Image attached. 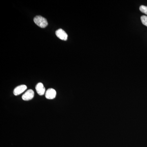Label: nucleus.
Returning a JSON list of instances; mask_svg holds the SVG:
<instances>
[{"instance_id":"nucleus-1","label":"nucleus","mask_w":147,"mask_h":147,"mask_svg":"<svg viewBox=\"0 0 147 147\" xmlns=\"http://www.w3.org/2000/svg\"><path fill=\"white\" fill-rule=\"evenodd\" d=\"M34 21L36 25L41 28H45L48 25L46 18L42 16H37L34 18Z\"/></svg>"},{"instance_id":"nucleus-3","label":"nucleus","mask_w":147,"mask_h":147,"mask_svg":"<svg viewBox=\"0 0 147 147\" xmlns=\"http://www.w3.org/2000/svg\"><path fill=\"white\" fill-rule=\"evenodd\" d=\"M56 35L59 38L63 40H66L67 39V34L62 29H59L56 31Z\"/></svg>"},{"instance_id":"nucleus-7","label":"nucleus","mask_w":147,"mask_h":147,"mask_svg":"<svg viewBox=\"0 0 147 147\" xmlns=\"http://www.w3.org/2000/svg\"><path fill=\"white\" fill-rule=\"evenodd\" d=\"M141 19L142 24L147 27V16L144 15L142 16H141Z\"/></svg>"},{"instance_id":"nucleus-2","label":"nucleus","mask_w":147,"mask_h":147,"mask_svg":"<svg viewBox=\"0 0 147 147\" xmlns=\"http://www.w3.org/2000/svg\"><path fill=\"white\" fill-rule=\"evenodd\" d=\"M34 95V91L32 90H29L22 96V99L26 101L30 100L33 98Z\"/></svg>"},{"instance_id":"nucleus-5","label":"nucleus","mask_w":147,"mask_h":147,"mask_svg":"<svg viewBox=\"0 0 147 147\" xmlns=\"http://www.w3.org/2000/svg\"><path fill=\"white\" fill-rule=\"evenodd\" d=\"M27 87L25 85H20L16 87L13 90V94L14 95L17 96L24 92L27 89Z\"/></svg>"},{"instance_id":"nucleus-4","label":"nucleus","mask_w":147,"mask_h":147,"mask_svg":"<svg viewBox=\"0 0 147 147\" xmlns=\"http://www.w3.org/2000/svg\"><path fill=\"white\" fill-rule=\"evenodd\" d=\"M56 94L57 92L53 88H50L46 92L45 96L47 99H53L56 97Z\"/></svg>"},{"instance_id":"nucleus-8","label":"nucleus","mask_w":147,"mask_h":147,"mask_svg":"<svg viewBox=\"0 0 147 147\" xmlns=\"http://www.w3.org/2000/svg\"><path fill=\"white\" fill-rule=\"evenodd\" d=\"M139 9L142 13H145L147 15V6L144 5H141Z\"/></svg>"},{"instance_id":"nucleus-6","label":"nucleus","mask_w":147,"mask_h":147,"mask_svg":"<svg viewBox=\"0 0 147 147\" xmlns=\"http://www.w3.org/2000/svg\"><path fill=\"white\" fill-rule=\"evenodd\" d=\"M36 92L39 95L42 96L45 93V88L43 86V84L41 83H38L36 86Z\"/></svg>"}]
</instances>
